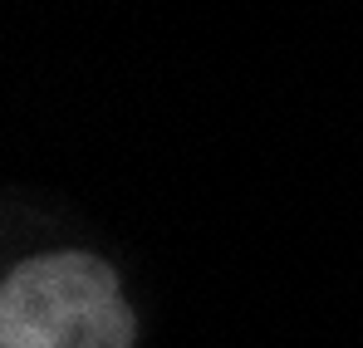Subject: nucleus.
Wrapping results in <instances>:
<instances>
[{
    "mask_svg": "<svg viewBox=\"0 0 363 348\" xmlns=\"http://www.w3.org/2000/svg\"><path fill=\"white\" fill-rule=\"evenodd\" d=\"M0 348H133V314L99 255L25 260L0 294Z\"/></svg>",
    "mask_w": 363,
    "mask_h": 348,
    "instance_id": "nucleus-1",
    "label": "nucleus"
}]
</instances>
